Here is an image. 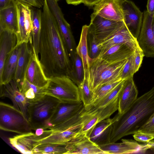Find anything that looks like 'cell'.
Returning a JSON list of instances; mask_svg holds the SVG:
<instances>
[{
    "label": "cell",
    "instance_id": "7402d4cb",
    "mask_svg": "<svg viewBox=\"0 0 154 154\" xmlns=\"http://www.w3.org/2000/svg\"><path fill=\"white\" fill-rule=\"evenodd\" d=\"M19 53L17 68L14 79L17 84L24 79L25 72L32 54L33 44L24 42L19 46Z\"/></svg>",
    "mask_w": 154,
    "mask_h": 154
},
{
    "label": "cell",
    "instance_id": "52a82bcc",
    "mask_svg": "<svg viewBox=\"0 0 154 154\" xmlns=\"http://www.w3.org/2000/svg\"><path fill=\"white\" fill-rule=\"evenodd\" d=\"M125 25L124 21L108 20L93 12L91 16L88 33L95 38L99 44L116 33Z\"/></svg>",
    "mask_w": 154,
    "mask_h": 154
},
{
    "label": "cell",
    "instance_id": "c3c4849f",
    "mask_svg": "<svg viewBox=\"0 0 154 154\" xmlns=\"http://www.w3.org/2000/svg\"><path fill=\"white\" fill-rule=\"evenodd\" d=\"M149 149H154V140H152L149 142L146 143Z\"/></svg>",
    "mask_w": 154,
    "mask_h": 154
},
{
    "label": "cell",
    "instance_id": "b9f144b4",
    "mask_svg": "<svg viewBox=\"0 0 154 154\" xmlns=\"http://www.w3.org/2000/svg\"><path fill=\"white\" fill-rule=\"evenodd\" d=\"M134 72L138 71L142 64L143 57L145 56L142 50H137L134 51Z\"/></svg>",
    "mask_w": 154,
    "mask_h": 154
},
{
    "label": "cell",
    "instance_id": "816d5d0a",
    "mask_svg": "<svg viewBox=\"0 0 154 154\" xmlns=\"http://www.w3.org/2000/svg\"><path fill=\"white\" fill-rule=\"evenodd\" d=\"M152 136H153V137H154V134H153L152 135Z\"/></svg>",
    "mask_w": 154,
    "mask_h": 154
},
{
    "label": "cell",
    "instance_id": "836d02e7",
    "mask_svg": "<svg viewBox=\"0 0 154 154\" xmlns=\"http://www.w3.org/2000/svg\"><path fill=\"white\" fill-rule=\"evenodd\" d=\"M67 143H50L39 145L34 148L33 154H67Z\"/></svg>",
    "mask_w": 154,
    "mask_h": 154
},
{
    "label": "cell",
    "instance_id": "ba28073f",
    "mask_svg": "<svg viewBox=\"0 0 154 154\" xmlns=\"http://www.w3.org/2000/svg\"><path fill=\"white\" fill-rule=\"evenodd\" d=\"M57 0H46L48 8L58 25L70 58L76 51V45L70 26L64 17Z\"/></svg>",
    "mask_w": 154,
    "mask_h": 154
},
{
    "label": "cell",
    "instance_id": "f35d334b",
    "mask_svg": "<svg viewBox=\"0 0 154 154\" xmlns=\"http://www.w3.org/2000/svg\"><path fill=\"white\" fill-rule=\"evenodd\" d=\"M30 6L26 5L25 10V27L27 35L30 41L33 42L32 36V24Z\"/></svg>",
    "mask_w": 154,
    "mask_h": 154
},
{
    "label": "cell",
    "instance_id": "6da1fadb",
    "mask_svg": "<svg viewBox=\"0 0 154 154\" xmlns=\"http://www.w3.org/2000/svg\"><path fill=\"white\" fill-rule=\"evenodd\" d=\"M38 47L40 61L46 77L66 75L71 66L69 55L46 0L42 14Z\"/></svg>",
    "mask_w": 154,
    "mask_h": 154
},
{
    "label": "cell",
    "instance_id": "d4e9b609",
    "mask_svg": "<svg viewBox=\"0 0 154 154\" xmlns=\"http://www.w3.org/2000/svg\"><path fill=\"white\" fill-rule=\"evenodd\" d=\"M134 53L125 44L115 45L105 52L100 53L97 57L108 62H115L128 59Z\"/></svg>",
    "mask_w": 154,
    "mask_h": 154
},
{
    "label": "cell",
    "instance_id": "603a6c76",
    "mask_svg": "<svg viewBox=\"0 0 154 154\" xmlns=\"http://www.w3.org/2000/svg\"><path fill=\"white\" fill-rule=\"evenodd\" d=\"M16 34L8 30L0 32V75L5 61L17 44Z\"/></svg>",
    "mask_w": 154,
    "mask_h": 154
},
{
    "label": "cell",
    "instance_id": "7bdbcfd3",
    "mask_svg": "<svg viewBox=\"0 0 154 154\" xmlns=\"http://www.w3.org/2000/svg\"><path fill=\"white\" fill-rule=\"evenodd\" d=\"M17 2L16 0H0V10L10 7Z\"/></svg>",
    "mask_w": 154,
    "mask_h": 154
},
{
    "label": "cell",
    "instance_id": "4316f807",
    "mask_svg": "<svg viewBox=\"0 0 154 154\" xmlns=\"http://www.w3.org/2000/svg\"><path fill=\"white\" fill-rule=\"evenodd\" d=\"M126 80H123L120 83L111 91L98 100L94 102L91 105L84 107L83 111L86 113H89L96 111L108 105L119 96L123 87Z\"/></svg>",
    "mask_w": 154,
    "mask_h": 154
},
{
    "label": "cell",
    "instance_id": "f1b7e54d",
    "mask_svg": "<svg viewBox=\"0 0 154 154\" xmlns=\"http://www.w3.org/2000/svg\"><path fill=\"white\" fill-rule=\"evenodd\" d=\"M32 24V36L33 45L36 53L39 54V43L41 28V16L42 11L36 7L30 6Z\"/></svg>",
    "mask_w": 154,
    "mask_h": 154
},
{
    "label": "cell",
    "instance_id": "ffe728a7",
    "mask_svg": "<svg viewBox=\"0 0 154 154\" xmlns=\"http://www.w3.org/2000/svg\"><path fill=\"white\" fill-rule=\"evenodd\" d=\"M138 91L133 77L125 81L118 96V113L122 114L126 111L137 98Z\"/></svg>",
    "mask_w": 154,
    "mask_h": 154
},
{
    "label": "cell",
    "instance_id": "bcb514c9",
    "mask_svg": "<svg viewBox=\"0 0 154 154\" xmlns=\"http://www.w3.org/2000/svg\"><path fill=\"white\" fill-rule=\"evenodd\" d=\"M100 0H82V3L87 6H94Z\"/></svg>",
    "mask_w": 154,
    "mask_h": 154
},
{
    "label": "cell",
    "instance_id": "e0dca14e",
    "mask_svg": "<svg viewBox=\"0 0 154 154\" xmlns=\"http://www.w3.org/2000/svg\"><path fill=\"white\" fill-rule=\"evenodd\" d=\"M94 13L108 20L124 21L122 0H100L93 8Z\"/></svg>",
    "mask_w": 154,
    "mask_h": 154
},
{
    "label": "cell",
    "instance_id": "8992f818",
    "mask_svg": "<svg viewBox=\"0 0 154 154\" xmlns=\"http://www.w3.org/2000/svg\"><path fill=\"white\" fill-rule=\"evenodd\" d=\"M0 128L19 134L32 132L28 120L23 113L13 106L0 103Z\"/></svg>",
    "mask_w": 154,
    "mask_h": 154
},
{
    "label": "cell",
    "instance_id": "4fadbf2b",
    "mask_svg": "<svg viewBox=\"0 0 154 154\" xmlns=\"http://www.w3.org/2000/svg\"><path fill=\"white\" fill-rule=\"evenodd\" d=\"M152 18L146 10L144 11L142 27L137 39L140 47L147 57H154V35L152 28Z\"/></svg>",
    "mask_w": 154,
    "mask_h": 154
},
{
    "label": "cell",
    "instance_id": "5b68a950",
    "mask_svg": "<svg viewBox=\"0 0 154 154\" xmlns=\"http://www.w3.org/2000/svg\"><path fill=\"white\" fill-rule=\"evenodd\" d=\"M45 90L46 95L54 97L61 102L74 103L81 101L78 86L66 75L49 78Z\"/></svg>",
    "mask_w": 154,
    "mask_h": 154
},
{
    "label": "cell",
    "instance_id": "44dd1931",
    "mask_svg": "<svg viewBox=\"0 0 154 154\" xmlns=\"http://www.w3.org/2000/svg\"><path fill=\"white\" fill-rule=\"evenodd\" d=\"M117 117V114L112 119L108 118L98 122L89 133L88 136L90 139L98 145L109 143L112 124Z\"/></svg>",
    "mask_w": 154,
    "mask_h": 154
},
{
    "label": "cell",
    "instance_id": "484cf974",
    "mask_svg": "<svg viewBox=\"0 0 154 154\" xmlns=\"http://www.w3.org/2000/svg\"><path fill=\"white\" fill-rule=\"evenodd\" d=\"M19 53V46L11 52L6 59L0 75V85L9 83L14 78Z\"/></svg>",
    "mask_w": 154,
    "mask_h": 154
},
{
    "label": "cell",
    "instance_id": "5bb4252c",
    "mask_svg": "<svg viewBox=\"0 0 154 154\" xmlns=\"http://www.w3.org/2000/svg\"><path fill=\"white\" fill-rule=\"evenodd\" d=\"M0 97H5L11 101L13 106L20 110L28 120V110L29 103L20 91L17 83L14 79L9 83L0 85Z\"/></svg>",
    "mask_w": 154,
    "mask_h": 154
},
{
    "label": "cell",
    "instance_id": "3957f363",
    "mask_svg": "<svg viewBox=\"0 0 154 154\" xmlns=\"http://www.w3.org/2000/svg\"><path fill=\"white\" fill-rule=\"evenodd\" d=\"M128 59L108 62L101 58H91L86 75L84 76L91 89L93 91L102 85L122 80L121 75Z\"/></svg>",
    "mask_w": 154,
    "mask_h": 154
},
{
    "label": "cell",
    "instance_id": "8d00e7d4",
    "mask_svg": "<svg viewBox=\"0 0 154 154\" xmlns=\"http://www.w3.org/2000/svg\"><path fill=\"white\" fill-rule=\"evenodd\" d=\"M134 72V53L128 59L122 74L121 79L122 80L127 79L133 77Z\"/></svg>",
    "mask_w": 154,
    "mask_h": 154
},
{
    "label": "cell",
    "instance_id": "f6af8a7d",
    "mask_svg": "<svg viewBox=\"0 0 154 154\" xmlns=\"http://www.w3.org/2000/svg\"><path fill=\"white\" fill-rule=\"evenodd\" d=\"M146 11L152 17L154 16V0H148Z\"/></svg>",
    "mask_w": 154,
    "mask_h": 154
},
{
    "label": "cell",
    "instance_id": "f907efd6",
    "mask_svg": "<svg viewBox=\"0 0 154 154\" xmlns=\"http://www.w3.org/2000/svg\"><path fill=\"white\" fill-rule=\"evenodd\" d=\"M152 28L153 34L154 35V16L153 17L152 23Z\"/></svg>",
    "mask_w": 154,
    "mask_h": 154
},
{
    "label": "cell",
    "instance_id": "7dc6e473",
    "mask_svg": "<svg viewBox=\"0 0 154 154\" xmlns=\"http://www.w3.org/2000/svg\"><path fill=\"white\" fill-rule=\"evenodd\" d=\"M66 1L68 4L77 5L82 3V0H66Z\"/></svg>",
    "mask_w": 154,
    "mask_h": 154
},
{
    "label": "cell",
    "instance_id": "9c48e42d",
    "mask_svg": "<svg viewBox=\"0 0 154 154\" xmlns=\"http://www.w3.org/2000/svg\"><path fill=\"white\" fill-rule=\"evenodd\" d=\"M80 126L71 128L64 131H52L43 129L38 136L32 133L30 138L33 142L34 148L42 144L50 143H67L79 132Z\"/></svg>",
    "mask_w": 154,
    "mask_h": 154
},
{
    "label": "cell",
    "instance_id": "83f0119b",
    "mask_svg": "<svg viewBox=\"0 0 154 154\" xmlns=\"http://www.w3.org/2000/svg\"><path fill=\"white\" fill-rule=\"evenodd\" d=\"M17 85L29 104L38 101L46 95L45 88L36 86L25 79Z\"/></svg>",
    "mask_w": 154,
    "mask_h": 154
},
{
    "label": "cell",
    "instance_id": "cb8c5ba5",
    "mask_svg": "<svg viewBox=\"0 0 154 154\" xmlns=\"http://www.w3.org/2000/svg\"><path fill=\"white\" fill-rule=\"evenodd\" d=\"M17 3L0 10V32L8 30L16 35L18 34V17Z\"/></svg>",
    "mask_w": 154,
    "mask_h": 154
},
{
    "label": "cell",
    "instance_id": "f5cc1de1",
    "mask_svg": "<svg viewBox=\"0 0 154 154\" xmlns=\"http://www.w3.org/2000/svg\"><path fill=\"white\" fill-rule=\"evenodd\" d=\"M57 0L58 1V0Z\"/></svg>",
    "mask_w": 154,
    "mask_h": 154
},
{
    "label": "cell",
    "instance_id": "d590c367",
    "mask_svg": "<svg viewBox=\"0 0 154 154\" xmlns=\"http://www.w3.org/2000/svg\"><path fill=\"white\" fill-rule=\"evenodd\" d=\"M122 80L105 84L95 89L93 91L94 96V102L111 91L118 85Z\"/></svg>",
    "mask_w": 154,
    "mask_h": 154
},
{
    "label": "cell",
    "instance_id": "ab89813d",
    "mask_svg": "<svg viewBox=\"0 0 154 154\" xmlns=\"http://www.w3.org/2000/svg\"><path fill=\"white\" fill-rule=\"evenodd\" d=\"M138 131L152 135L154 134V112L146 123Z\"/></svg>",
    "mask_w": 154,
    "mask_h": 154
},
{
    "label": "cell",
    "instance_id": "4dcf8cb0",
    "mask_svg": "<svg viewBox=\"0 0 154 154\" xmlns=\"http://www.w3.org/2000/svg\"><path fill=\"white\" fill-rule=\"evenodd\" d=\"M88 30V26L85 25L82 26L79 43L76 48V52L82 61L84 76L86 75L89 62L91 59L89 56L88 50L87 39Z\"/></svg>",
    "mask_w": 154,
    "mask_h": 154
},
{
    "label": "cell",
    "instance_id": "7a4b0ae2",
    "mask_svg": "<svg viewBox=\"0 0 154 154\" xmlns=\"http://www.w3.org/2000/svg\"><path fill=\"white\" fill-rule=\"evenodd\" d=\"M154 112V86L137 98L131 106L122 114H117L110 142H115L122 137L133 134L148 121Z\"/></svg>",
    "mask_w": 154,
    "mask_h": 154
},
{
    "label": "cell",
    "instance_id": "8fae6325",
    "mask_svg": "<svg viewBox=\"0 0 154 154\" xmlns=\"http://www.w3.org/2000/svg\"><path fill=\"white\" fill-rule=\"evenodd\" d=\"M67 154H108L86 134H78L67 144Z\"/></svg>",
    "mask_w": 154,
    "mask_h": 154
},
{
    "label": "cell",
    "instance_id": "d6986e66",
    "mask_svg": "<svg viewBox=\"0 0 154 154\" xmlns=\"http://www.w3.org/2000/svg\"><path fill=\"white\" fill-rule=\"evenodd\" d=\"M84 107L82 101L74 103L60 102L51 119V127L49 129L70 119L79 112Z\"/></svg>",
    "mask_w": 154,
    "mask_h": 154
},
{
    "label": "cell",
    "instance_id": "7c38bea8",
    "mask_svg": "<svg viewBox=\"0 0 154 154\" xmlns=\"http://www.w3.org/2000/svg\"><path fill=\"white\" fill-rule=\"evenodd\" d=\"M120 44H126L134 51L137 50H142L137 39L133 35L125 24L118 31L98 44L100 53L104 52L113 46Z\"/></svg>",
    "mask_w": 154,
    "mask_h": 154
},
{
    "label": "cell",
    "instance_id": "60d3db41",
    "mask_svg": "<svg viewBox=\"0 0 154 154\" xmlns=\"http://www.w3.org/2000/svg\"><path fill=\"white\" fill-rule=\"evenodd\" d=\"M134 139L136 141L144 143H147L154 139L152 135L137 131L133 134Z\"/></svg>",
    "mask_w": 154,
    "mask_h": 154
},
{
    "label": "cell",
    "instance_id": "1f68e13d",
    "mask_svg": "<svg viewBox=\"0 0 154 154\" xmlns=\"http://www.w3.org/2000/svg\"><path fill=\"white\" fill-rule=\"evenodd\" d=\"M10 143L21 153L33 154V143L28 133L19 134L9 138Z\"/></svg>",
    "mask_w": 154,
    "mask_h": 154
},
{
    "label": "cell",
    "instance_id": "30bf717a",
    "mask_svg": "<svg viewBox=\"0 0 154 154\" xmlns=\"http://www.w3.org/2000/svg\"><path fill=\"white\" fill-rule=\"evenodd\" d=\"M122 6L124 21L131 34L137 39L142 24L143 13L129 0H122Z\"/></svg>",
    "mask_w": 154,
    "mask_h": 154
},
{
    "label": "cell",
    "instance_id": "9a60e30c",
    "mask_svg": "<svg viewBox=\"0 0 154 154\" xmlns=\"http://www.w3.org/2000/svg\"><path fill=\"white\" fill-rule=\"evenodd\" d=\"M118 97L106 106L94 112L86 113L89 115V116L83 122L79 133L86 134L88 136L92 128L97 124L109 118L118 110Z\"/></svg>",
    "mask_w": 154,
    "mask_h": 154
},
{
    "label": "cell",
    "instance_id": "74e56055",
    "mask_svg": "<svg viewBox=\"0 0 154 154\" xmlns=\"http://www.w3.org/2000/svg\"><path fill=\"white\" fill-rule=\"evenodd\" d=\"M88 36L89 42V56L91 59L96 58L100 52L98 44L95 38L91 35L88 33Z\"/></svg>",
    "mask_w": 154,
    "mask_h": 154
},
{
    "label": "cell",
    "instance_id": "ee69618b",
    "mask_svg": "<svg viewBox=\"0 0 154 154\" xmlns=\"http://www.w3.org/2000/svg\"><path fill=\"white\" fill-rule=\"evenodd\" d=\"M30 6L39 8L43 6L44 0H27Z\"/></svg>",
    "mask_w": 154,
    "mask_h": 154
},
{
    "label": "cell",
    "instance_id": "2e32d148",
    "mask_svg": "<svg viewBox=\"0 0 154 154\" xmlns=\"http://www.w3.org/2000/svg\"><path fill=\"white\" fill-rule=\"evenodd\" d=\"M24 79L31 84L40 88H45L49 81V78L45 73L38 55L36 54L33 45Z\"/></svg>",
    "mask_w": 154,
    "mask_h": 154
},
{
    "label": "cell",
    "instance_id": "d6a6232c",
    "mask_svg": "<svg viewBox=\"0 0 154 154\" xmlns=\"http://www.w3.org/2000/svg\"><path fill=\"white\" fill-rule=\"evenodd\" d=\"M26 4L17 2L18 17V32L17 35V38L16 47L24 42L32 44L29 38L26 31L25 23V10Z\"/></svg>",
    "mask_w": 154,
    "mask_h": 154
},
{
    "label": "cell",
    "instance_id": "277c9868",
    "mask_svg": "<svg viewBox=\"0 0 154 154\" xmlns=\"http://www.w3.org/2000/svg\"><path fill=\"white\" fill-rule=\"evenodd\" d=\"M60 102L56 98L45 95L38 101L29 104L28 120L32 130L51 127V119Z\"/></svg>",
    "mask_w": 154,
    "mask_h": 154
},
{
    "label": "cell",
    "instance_id": "681fc988",
    "mask_svg": "<svg viewBox=\"0 0 154 154\" xmlns=\"http://www.w3.org/2000/svg\"><path fill=\"white\" fill-rule=\"evenodd\" d=\"M16 0L17 2H21L23 4L29 5L27 0Z\"/></svg>",
    "mask_w": 154,
    "mask_h": 154
},
{
    "label": "cell",
    "instance_id": "ac0fdd59",
    "mask_svg": "<svg viewBox=\"0 0 154 154\" xmlns=\"http://www.w3.org/2000/svg\"><path fill=\"white\" fill-rule=\"evenodd\" d=\"M122 143L109 142L99 146L103 151L108 154H131L144 153L149 149L146 143L140 144L131 140L122 139Z\"/></svg>",
    "mask_w": 154,
    "mask_h": 154
},
{
    "label": "cell",
    "instance_id": "f546056e",
    "mask_svg": "<svg viewBox=\"0 0 154 154\" xmlns=\"http://www.w3.org/2000/svg\"><path fill=\"white\" fill-rule=\"evenodd\" d=\"M70 69L66 75L78 86L83 82L84 71L82 60L77 52L70 58Z\"/></svg>",
    "mask_w": 154,
    "mask_h": 154
},
{
    "label": "cell",
    "instance_id": "e575fe53",
    "mask_svg": "<svg viewBox=\"0 0 154 154\" xmlns=\"http://www.w3.org/2000/svg\"><path fill=\"white\" fill-rule=\"evenodd\" d=\"M78 87L81 99L84 107L91 105L94 101V93L89 86L87 78L84 77L83 82Z\"/></svg>",
    "mask_w": 154,
    "mask_h": 154
}]
</instances>
